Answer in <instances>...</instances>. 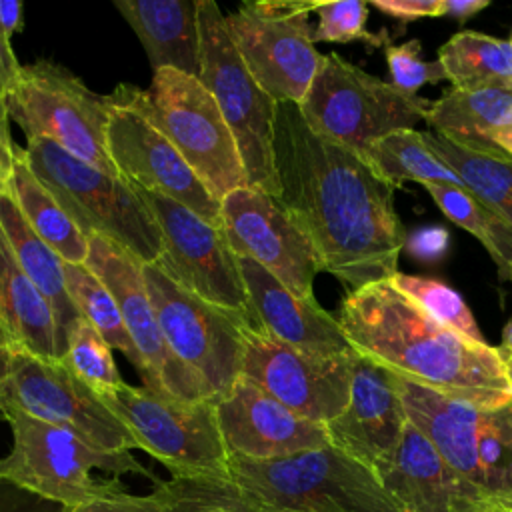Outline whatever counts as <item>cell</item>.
Here are the masks:
<instances>
[{
    "label": "cell",
    "mask_w": 512,
    "mask_h": 512,
    "mask_svg": "<svg viewBox=\"0 0 512 512\" xmlns=\"http://www.w3.org/2000/svg\"><path fill=\"white\" fill-rule=\"evenodd\" d=\"M278 202L314 246L324 272L352 290L398 272L404 234L394 190L356 152L316 134L298 104L278 102Z\"/></svg>",
    "instance_id": "cell-1"
},
{
    "label": "cell",
    "mask_w": 512,
    "mask_h": 512,
    "mask_svg": "<svg viewBox=\"0 0 512 512\" xmlns=\"http://www.w3.org/2000/svg\"><path fill=\"white\" fill-rule=\"evenodd\" d=\"M336 320L354 352L414 384L480 408L512 402L496 348L442 326L390 280L352 290Z\"/></svg>",
    "instance_id": "cell-2"
},
{
    "label": "cell",
    "mask_w": 512,
    "mask_h": 512,
    "mask_svg": "<svg viewBox=\"0 0 512 512\" xmlns=\"http://www.w3.org/2000/svg\"><path fill=\"white\" fill-rule=\"evenodd\" d=\"M152 494L172 512H402L374 470L332 444L272 460L228 454L224 476L170 478Z\"/></svg>",
    "instance_id": "cell-3"
},
{
    "label": "cell",
    "mask_w": 512,
    "mask_h": 512,
    "mask_svg": "<svg viewBox=\"0 0 512 512\" xmlns=\"http://www.w3.org/2000/svg\"><path fill=\"white\" fill-rule=\"evenodd\" d=\"M24 156L86 236H102L118 244L140 264L160 260L164 254L160 226L124 178L86 164L46 138L28 140Z\"/></svg>",
    "instance_id": "cell-4"
},
{
    "label": "cell",
    "mask_w": 512,
    "mask_h": 512,
    "mask_svg": "<svg viewBox=\"0 0 512 512\" xmlns=\"http://www.w3.org/2000/svg\"><path fill=\"white\" fill-rule=\"evenodd\" d=\"M0 418L12 430V450L0 458V480L60 502L66 510L104 498L118 488L116 482L92 480V468L114 474H142L156 484L162 482L130 452L98 450L72 432L10 406H0Z\"/></svg>",
    "instance_id": "cell-5"
},
{
    "label": "cell",
    "mask_w": 512,
    "mask_h": 512,
    "mask_svg": "<svg viewBox=\"0 0 512 512\" xmlns=\"http://www.w3.org/2000/svg\"><path fill=\"white\" fill-rule=\"evenodd\" d=\"M398 376V374H396ZM404 412L476 488L512 510V402L480 408L398 376Z\"/></svg>",
    "instance_id": "cell-6"
},
{
    "label": "cell",
    "mask_w": 512,
    "mask_h": 512,
    "mask_svg": "<svg viewBox=\"0 0 512 512\" xmlns=\"http://www.w3.org/2000/svg\"><path fill=\"white\" fill-rule=\"evenodd\" d=\"M116 88L166 134L218 202L232 190L250 186L238 144L198 78L166 68L154 72L148 90L130 84Z\"/></svg>",
    "instance_id": "cell-7"
},
{
    "label": "cell",
    "mask_w": 512,
    "mask_h": 512,
    "mask_svg": "<svg viewBox=\"0 0 512 512\" xmlns=\"http://www.w3.org/2000/svg\"><path fill=\"white\" fill-rule=\"evenodd\" d=\"M430 104L332 52L324 54L298 110L316 134L364 156L386 134L426 122Z\"/></svg>",
    "instance_id": "cell-8"
},
{
    "label": "cell",
    "mask_w": 512,
    "mask_h": 512,
    "mask_svg": "<svg viewBox=\"0 0 512 512\" xmlns=\"http://www.w3.org/2000/svg\"><path fill=\"white\" fill-rule=\"evenodd\" d=\"M200 82L216 100L242 158L252 188L278 198L274 164V122L278 102L258 86L226 30V16L214 0H200Z\"/></svg>",
    "instance_id": "cell-9"
},
{
    "label": "cell",
    "mask_w": 512,
    "mask_h": 512,
    "mask_svg": "<svg viewBox=\"0 0 512 512\" xmlns=\"http://www.w3.org/2000/svg\"><path fill=\"white\" fill-rule=\"evenodd\" d=\"M8 118L28 140L46 138L86 164L120 176L106 146L110 104L64 66L38 60L22 64L6 96Z\"/></svg>",
    "instance_id": "cell-10"
},
{
    "label": "cell",
    "mask_w": 512,
    "mask_h": 512,
    "mask_svg": "<svg viewBox=\"0 0 512 512\" xmlns=\"http://www.w3.org/2000/svg\"><path fill=\"white\" fill-rule=\"evenodd\" d=\"M96 394L130 430L138 448L162 462L172 478L226 474L228 450L216 418V400L184 402L126 382Z\"/></svg>",
    "instance_id": "cell-11"
},
{
    "label": "cell",
    "mask_w": 512,
    "mask_h": 512,
    "mask_svg": "<svg viewBox=\"0 0 512 512\" xmlns=\"http://www.w3.org/2000/svg\"><path fill=\"white\" fill-rule=\"evenodd\" d=\"M146 290L172 352L224 396L242 374L246 340L258 326L242 312L206 302L168 278L156 264H142Z\"/></svg>",
    "instance_id": "cell-12"
},
{
    "label": "cell",
    "mask_w": 512,
    "mask_h": 512,
    "mask_svg": "<svg viewBox=\"0 0 512 512\" xmlns=\"http://www.w3.org/2000/svg\"><path fill=\"white\" fill-rule=\"evenodd\" d=\"M316 2H244L226 14V30L246 68L276 102L298 104L308 92L322 54L314 48L310 12Z\"/></svg>",
    "instance_id": "cell-13"
},
{
    "label": "cell",
    "mask_w": 512,
    "mask_h": 512,
    "mask_svg": "<svg viewBox=\"0 0 512 512\" xmlns=\"http://www.w3.org/2000/svg\"><path fill=\"white\" fill-rule=\"evenodd\" d=\"M0 406L64 428L98 450L130 452L138 448L130 430L96 390L60 360H42L18 350Z\"/></svg>",
    "instance_id": "cell-14"
},
{
    "label": "cell",
    "mask_w": 512,
    "mask_h": 512,
    "mask_svg": "<svg viewBox=\"0 0 512 512\" xmlns=\"http://www.w3.org/2000/svg\"><path fill=\"white\" fill-rule=\"evenodd\" d=\"M132 188L154 214L164 238V254L154 264L198 298L252 318L238 256L230 248L222 228L212 226L162 194L138 186Z\"/></svg>",
    "instance_id": "cell-15"
},
{
    "label": "cell",
    "mask_w": 512,
    "mask_h": 512,
    "mask_svg": "<svg viewBox=\"0 0 512 512\" xmlns=\"http://www.w3.org/2000/svg\"><path fill=\"white\" fill-rule=\"evenodd\" d=\"M88 240L86 266L110 288L118 302L128 334L148 368L150 380L144 388L184 402L216 400L206 380L168 346L146 290L142 264L102 236H88Z\"/></svg>",
    "instance_id": "cell-16"
},
{
    "label": "cell",
    "mask_w": 512,
    "mask_h": 512,
    "mask_svg": "<svg viewBox=\"0 0 512 512\" xmlns=\"http://www.w3.org/2000/svg\"><path fill=\"white\" fill-rule=\"evenodd\" d=\"M106 98L110 104L106 146L120 178L132 186L162 194L212 226L222 228L220 202L206 190L166 134L128 102L118 88Z\"/></svg>",
    "instance_id": "cell-17"
},
{
    "label": "cell",
    "mask_w": 512,
    "mask_h": 512,
    "mask_svg": "<svg viewBox=\"0 0 512 512\" xmlns=\"http://www.w3.org/2000/svg\"><path fill=\"white\" fill-rule=\"evenodd\" d=\"M354 354L322 356L292 348L252 326L246 340L242 376L256 382L294 414L328 424L350 400Z\"/></svg>",
    "instance_id": "cell-18"
},
{
    "label": "cell",
    "mask_w": 512,
    "mask_h": 512,
    "mask_svg": "<svg viewBox=\"0 0 512 512\" xmlns=\"http://www.w3.org/2000/svg\"><path fill=\"white\" fill-rule=\"evenodd\" d=\"M220 222L236 256L254 260L296 296L314 298L318 254L278 198L252 186L236 188L220 202Z\"/></svg>",
    "instance_id": "cell-19"
},
{
    "label": "cell",
    "mask_w": 512,
    "mask_h": 512,
    "mask_svg": "<svg viewBox=\"0 0 512 512\" xmlns=\"http://www.w3.org/2000/svg\"><path fill=\"white\" fill-rule=\"evenodd\" d=\"M374 474L402 512H512L458 474L410 422Z\"/></svg>",
    "instance_id": "cell-20"
},
{
    "label": "cell",
    "mask_w": 512,
    "mask_h": 512,
    "mask_svg": "<svg viewBox=\"0 0 512 512\" xmlns=\"http://www.w3.org/2000/svg\"><path fill=\"white\" fill-rule=\"evenodd\" d=\"M216 418L228 454L252 460L330 446L322 424L294 414L242 374L224 396L216 398Z\"/></svg>",
    "instance_id": "cell-21"
},
{
    "label": "cell",
    "mask_w": 512,
    "mask_h": 512,
    "mask_svg": "<svg viewBox=\"0 0 512 512\" xmlns=\"http://www.w3.org/2000/svg\"><path fill=\"white\" fill-rule=\"evenodd\" d=\"M406 422L398 376L356 352L350 400L334 420L324 424L330 444L374 470L392 454Z\"/></svg>",
    "instance_id": "cell-22"
},
{
    "label": "cell",
    "mask_w": 512,
    "mask_h": 512,
    "mask_svg": "<svg viewBox=\"0 0 512 512\" xmlns=\"http://www.w3.org/2000/svg\"><path fill=\"white\" fill-rule=\"evenodd\" d=\"M238 268L248 292L252 318L270 336L310 354L346 356L354 352L336 316L326 312L316 298L296 296L250 258L238 256Z\"/></svg>",
    "instance_id": "cell-23"
},
{
    "label": "cell",
    "mask_w": 512,
    "mask_h": 512,
    "mask_svg": "<svg viewBox=\"0 0 512 512\" xmlns=\"http://www.w3.org/2000/svg\"><path fill=\"white\" fill-rule=\"evenodd\" d=\"M200 0H114L158 70L200 78Z\"/></svg>",
    "instance_id": "cell-24"
},
{
    "label": "cell",
    "mask_w": 512,
    "mask_h": 512,
    "mask_svg": "<svg viewBox=\"0 0 512 512\" xmlns=\"http://www.w3.org/2000/svg\"><path fill=\"white\" fill-rule=\"evenodd\" d=\"M426 124L470 150L506 156L496 136L512 128V88H450L430 104Z\"/></svg>",
    "instance_id": "cell-25"
},
{
    "label": "cell",
    "mask_w": 512,
    "mask_h": 512,
    "mask_svg": "<svg viewBox=\"0 0 512 512\" xmlns=\"http://www.w3.org/2000/svg\"><path fill=\"white\" fill-rule=\"evenodd\" d=\"M0 226L16 254L18 264L38 292L48 300L54 312L58 352L62 358L76 324L82 320L66 288V262L28 226L10 194L0 196Z\"/></svg>",
    "instance_id": "cell-26"
},
{
    "label": "cell",
    "mask_w": 512,
    "mask_h": 512,
    "mask_svg": "<svg viewBox=\"0 0 512 512\" xmlns=\"http://www.w3.org/2000/svg\"><path fill=\"white\" fill-rule=\"evenodd\" d=\"M0 320L16 346L42 360H60L56 320L48 300L30 282L0 226Z\"/></svg>",
    "instance_id": "cell-27"
},
{
    "label": "cell",
    "mask_w": 512,
    "mask_h": 512,
    "mask_svg": "<svg viewBox=\"0 0 512 512\" xmlns=\"http://www.w3.org/2000/svg\"><path fill=\"white\" fill-rule=\"evenodd\" d=\"M8 194L28 226L68 264H86L88 236L70 218L50 188L32 172L24 148H16V162Z\"/></svg>",
    "instance_id": "cell-28"
},
{
    "label": "cell",
    "mask_w": 512,
    "mask_h": 512,
    "mask_svg": "<svg viewBox=\"0 0 512 512\" xmlns=\"http://www.w3.org/2000/svg\"><path fill=\"white\" fill-rule=\"evenodd\" d=\"M428 148L480 202L512 224V158L470 150L438 132H422Z\"/></svg>",
    "instance_id": "cell-29"
},
{
    "label": "cell",
    "mask_w": 512,
    "mask_h": 512,
    "mask_svg": "<svg viewBox=\"0 0 512 512\" xmlns=\"http://www.w3.org/2000/svg\"><path fill=\"white\" fill-rule=\"evenodd\" d=\"M438 62L454 88H512V44L464 30L438 50Z\"/></svg>",
    "instance_id": "cell-30"
},
{
    "label": "cell",
    "mask_w": 512,
    "mask_h": 512,
    "mask_svg": "<svg viewBox=\"0 0 512 512\" xmlns=\"http://www.w3.org/2000/svg\"><path fill=\"white\" fill-rule=\"evenodd\" d=\"M362 158L392 188H400L404 182H440L464 188L460 178L428 148L424 134L416 128L386 134Z\"/></svg>",
    "instance_id": "cell-31"
},
{
    "label": "cell",
    "mask_w": 512,
    "mask_h": 512,
    "mask_svg": "<svg viewBox=\"0 0 512 512\" xmlns=\"http://www.w3.org/2000/svg\"><path fill=\"white\" fill-rule=\"evenodd\" d=\"M64 274L68 294L76 304L80 316L100 332V336L110 344V348L120 350L128 358V362L136 368L142 384L146 386L150 380L148 368L128 334L118 302L110 288L86 264L66 262Z\"/></svg>",
    "instance_id": "cell-32"
},
{
    "label": "cell",
    "mask_w": 512,
    "mask_h": 512,
    "mask_svg": "<svg viewBox=\"0 0 512 512\" xmlns=\"http://www.w3.org/2000/svg\"><path fill=\"white\" fill-rule=\"evenodd\" d=\"M438 208L460 228L468 230L492 256L500 278L512 274V224L480 202L468 188L440 182L422 184Z\"/></svg>",
    "instance_id": "cell-33"
},
{
    "label": "cell",
    "mask_w": 512,
    "mask_h": 512,
    "mask_svg": "<svg viewBox=\"0 0 512 512\" xmlns=\"http://www.w3.org/2000/svg\"><path fill=\"white\" fill-rule=\"evenodd\" d=\"M390 282L442 326L476 344H488L466 302L446 284L404 272H396Z\"/></svg>",
    "instance_id": "cell-34"
},
{
    "label": "cell",
    "mask_w": 512,
    "mask_h": 512,
    "mask_svg": "<svg viewBox=\"0 0 512 512\" xmlns=\"http://www.w3.org/2000/svg\"><path fill=\"white\" fill-rule=\"evenodd\" d=\"M60 362L94 390L114 388L124 382L114 364L110 344L84 318L76 324Z\"/></svg>",
    "instance_id": "cell-35"
},
{
    "label": "cell",
    "mask_w": 512,
    "mask_h": 512,
    "mask_svg": "<svg viewBox=\"0 0 512 512\" xmlns=\"http://www.w3.org/2000/svg\"><path fill=\"white\" fill-rule=\"evenodd\" d=\"M314 12L318 26L312 30L316 42H352L366 40L370 44L386 42V36H374L366 30L368 4L362 0H340V2H316Z\"/></svg>",
    "instance_id": "cell-36"
},
{
    "label": "cell",
    "mask_w": 512,
    "mask_h": 512,
    "mask_svg": "<svg viewBox=\"0 0 512 512\" xmlns=\"http://www.w3.org/2000/svg\"><path fill=\"white\" fill-rule=\"evenodd\" d=\"M386 60L392 84L406 94H416L424 84L446 80L444 68L438 60L428 62L420 58L418 40H410L398 46L386 42Z\"/></svg>",
    "instance_id": "cell-37"
},
{
    "label": "cell",
    "mask_w": 512,
    "mask_h": 512,
    "mask_svg": "<svg viewBox=\"0 0 512 512\" xmlns=\"http://www.w3.org/2000/svg\"><path fill=\"white\" fill-rule=\"evenodd\" d=\"M66 512H172L166 504H162L154 494L134 496L118 486L112 494L98 498L94 502L70 508Z\"/></svg>",
    "instance_id": "cell-38"
},
{
    "label": "cell",
    "mask_w": 512,
    "mask_h": 512,
    "mask_svg": "<svg viewBox=\"0 0 512 512\" xmlns=\"http://www.w3.org/2000/svg\"><path fill=\"white\" fill-rule=\"evenodd\" d=\"M374 8L398 20H416L424 16H440L442 0H372Z\"/></svg>",
    "instance_id": "cell-39"
},
{
    "label": "cell",
    "mask_w": 512,
    "mask_h": 512,
    "mask_svg": "<svg viewBox=\"0 0 512 512\" xmlns=\"http://www.w3.org/2000/svg\"><path fill=\"white\" fill-rule=\"evenodd\" d=\"M22 64L16 60L10 40L0 38V122L8 120L6 112V96L18 80Z\"/></svg>",
    "instance_id": "cell-40"
},
{
    "label": "cell",
    "mask_w": 512,
    "mask_h": 512,
    "mask_svg": "<svg viewBox=\"0 0 512 512\" xmlns=\"http://www.w3.org/2000/svg\"><path fill=\"white\" fill-rule=\"evenodd\" d=\"M16 148L12 144V134H10V118L0 122V196L8 194L14 162H16Z\"/></svg>",
    "instance_id": "cell-41"
},
{
    "label": "cell",
    "mask_w": 512,
    "mask_h": 512,
    "mask_svg": "<svg viewBox=\"0 0 512 512\" xmlns=\"http://www.w3.org/2000/svg\"><path fill=\"white\" fill-rule=\"evenodd\" d=\"M22 2L0 0V38L10 40L22 28Z\"/></svg>",
    "instance_id": "cell-42"
},
{
    "label": "cell",
    "mask_w": 512,
    "mask_h": 512,
    "mask_svg": "<svg viewBox=\"0 0 512 512\" xmlns=\"http://www.w3.org/2000/svg\"><path fill=\"white\" fill-rule=\"evenodd\" d=\"M446 246V232L442 230H424L414 236L412 250L422 258H436L444 252Z\"/></svg>",
    "instance_id": "cell-43"
},
{
    "label": "cell",
    "mask_w": 512,
    "mask_h": 512,
    "mask_svg": "<svg viewBox=\"0 0 512 512\" xmlns=\"http://www.w3.org/2000/svg\"><path fill=\"white\" fill-rule=\"evenodd\" d=\"M488 0H442L440 16H450L456 20H468L482 8H486Z\"/></svg>",
    "instance_id": "cell-44"
},
{
    "label": "cell",
    "mask_w": 512,
    "mask_h": 512,
    "mask_svg": "<svg viewBox=\"0 0 512 512\" xmlns=\"http://www.w3.org/2000/svg\"><path fill=\"white\" fill-rule=\"evenodd\" d=\"M496 352H498V358H500V362H502V366H504L506 378H508V382H510V386H512V320L504 326V330H502V342H500V346L496 348Z\"/></svg>",
    "instance_id": "cell-45"
},
{
    "label": "cell",
    "mask_w": 512,
    "mask_h": 512,
    "mask_svg": "<svg viewBox=\"0 0 512 512\" xmlns=\"http://www.w3.org/2000/svg\"><path fill=\"white\" fill-rule=\"evenodd\" d=\"M20 348H12V346H0V396L4 392V386L12 374V366H14V356Z\"/></svg>",
    "instance_id": "cell-46"
},
{
    "label": "cell",
    "mask_w": 512,
    "mask_h": 512,
    "mask_svg": "<svg viewBox=\"0 0 512 512\" xmlns=\"http://www.w3.org/2000/svg\"><path fill=\"white\" fill-rule=\"evenodd\" d=\"M496 146H498L506 156L512 158V128H508V130H504V132H500V134L496 136Z\"/></svg>",
    "instance_id": "cell-47"
},
{
    "label": "cell",
    "mask_w": 512,
    "mask_h": 512,
    "mask_svg": "<svg viewBox=\"0 0 512 512\" xmlns=\"http://www.w3.org/2000/svg\"><path fill=\"white\" fill-rule=\"evenodd\" d=\"M0 346H12V348H18L16 346V342H14V338H12V334H10V330L4 326V322L0 320Z\"/></svg>",
    "instance_id": "cell-48"
},
{
    "label": "cell",
    "mask_w": 512,
    "mask_h": 512,
    "mask_svg": "<svg viewBox=\"0 0 512 512\" xmlns=\"http://www.w3.org/2000/svg\"><path fill=\"white\" fill-rule=\"evenodd\" d=\"M210 512H224V510H210Z\"/></svg>",
    "instance_id": "cell-49"
},
{
    "label": "cell",
    "mask_w": 512,
    "mask_h": 512,
    "mask_svg": "<svg viewBox=\"0 0 512 512\" xmlns=\"http://www.w3.org/2000/svg\"><path fill=\"white\" fill-rule=\"evenodd\" d=\"M510 280H512V274H510Z\"/></svg>",
    "instance_id": "cell-50"
},
{
    "label": "cell",
    "mask_w": 512,
    "mask_h": 512,
    "mask_svg": "<svg viewBox=\"0 0 512 512\" xmlns=\"http://www.w3.org/2000/svg\"><path fill=\"white\" fill-rule=\"evenodd\" d=\"M510 44H512V38H510Z\"/></svg>",
    "instance_id": "cell-51"
}]
</instances>
